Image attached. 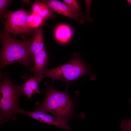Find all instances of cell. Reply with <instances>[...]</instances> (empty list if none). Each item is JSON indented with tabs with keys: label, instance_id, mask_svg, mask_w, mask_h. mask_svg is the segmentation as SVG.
<instances>
[{
	"label": "cell",
	"instance_id": "6da1fadb",
	"mask_svg": "<svg viewBox=\"0 0 131 131\" xmlns=\"http://www.w3.org/2000/svg\"><path fill=\"white\" fill-rule=\"evenodd\" d=\"M33 37V35L28 40L20 41L13 38L6 32H1L0 68L16 63L22 64L27 67L32 65L34 60L30 55L29 49Z\"/></svg>",
	"mask_w": 131,
	"mask_h": 131
},
{
	"label": "cell",
	"instance_id": "7a4b0ae2",
	"mask_svg": "<svg viewBox=\"0 0 131 131\" xmlns=\"http://www.w3.org/2000/svg\"><path fill=\"white\" fill-rule=\"evenodd\" d=\"M44 84L47 87L45 98L38 108L49 112L54 116L67 119L72 114L74 107L73 101L67 92L68 84L64 91L56 90L48 82Z\"/></svg>",
	"mask_w": 131,
	"mask_h": 131
},
{
	"label": "cell",
	"instance_id": "3957f363",
	"mask_svg": "<svg viewBox=\"0 0 131 131\" xmlns=\"http://www.w3.org/2000/svg\"><path fill=\"white\" fill-rule=\"evenodd\" d=\"M20 88V86L13 83L5 74L0 83V92L2 96L0 100V124L9 119L16 120V115L20 108L18 101L21 94Z\"/></svg>",
	"mask_w": 131,
	"mask_h": 131
},
{
	"label": "cell",
	"instance_id": "277c9868",
	"mask_svg": "<svg viewBox=\"0 0 131 131\" xmlns=\"http://www.w3.org/2000/svg\"><path fill=\"white\" fill-rule=\"evenodd\" d=\"M89 72L88 67L79 56L75 54L73 58L70 61L59 66L46 69L43 73L45 77L50 78L53 83L56 79L68 83Z\"/></svg>",
	"mask_w": 131,
	"mask_h": 131
},
{
	"label": "cell",
	"instance_id": "5b68a950",
	"mask_svg": "<svg viewBox=\"0 0 131 131\" xmlns=\"http://www.w3.org/2000/svg\"><path fill=\"white\" fill-rule=\"evenodd\" d=\"M3 15L6 20L4 29L6 32L15 36L29 33L32 31L28 24L29 15L24 9L6 11Z\"/></svg>",
	"mask_w": 131,
	"mask_h": 131
},
{
	"label": "cell",
	"instance_id": "8992f818",
	"mask_svg": "<svg viewBox=\"0 0 131 131\" xmlns=\"http://www.w3.org/2000/svg\"><path fill=\"white\" fill-rule=\"evenodd\" d=\"M47 112L38 108L34 111L28 112L20 108L17 114L27 115L40 122L54 125L64 130H71L70 128L68 125L67 119L52 116L48 114Z\"/></svg>",
	"mask_w": 131,
	"mask_h": 131
},
{
	"label": "cell",
	"instance_id": "52a82bcc",
	"mask_svg": "<svg viewBox=\"0 0 131 131\" xmlns=\"http://www.w3.org/2000/svg\"><path fill=\"white\" fill-rule=\"evenodd\" d=\"M48 57L45 49H43L36 55L34 58V65L30 69L33 73L34 77L41 82L43 78V74L46 69V66L48 63Z\"/></svg>",
	"mask_w": 131,
	"mask_h": 131
},
{
	"label": "cell",
	"instance_id": "ba28073f",
	"mask_svg": "<svg viewBox=\"0 0 131 131\" xmlns=\"http://www.w3.org/2000/svg\"><path fill=\"white\" fill-rule=\"evenodd\" d=\"M42 1L52 10L59 13L76 20L82 19L81 16L73 12L64 2L56 0H45Z\"/></svg>",
	"mask_w": 131,
	"mask_h": 131
},
{
	"label": "cell",
	"instance_id": "9c48e42d",
	"mask_svg": "<svg viewBox=\"0 0 131 131\" xmlns=\"http://www.w3.org/2000/svg\"><path fill=\"white\" fill-rule=\"evenodd\" d=\"M42 28H37L33 35V38L29 47V53L34 60L35 55L44 48V43L43 36Z\"/></svg>",
	"mask_w": 131,
	"mask_h": 131
},
{
	"label": "cell",
	"instance_id": "30bf717a",
	"mask_svg": "<svg viewBox=\"0 0 131 131\" xmlns=\"http://www.w3.org/2000/svg\"><path fill=\"white\" fill-rule=\"evenodd\" d=\"M40 82L34 76L30 77L21 86V94L28 98H30L34 93H40L41 91L38 85V83Z\"/></svg>",
	"mask_w": 131,
	"mask_h": 131
},
{
	"label": "cell",
	"instance_id": "8fae6325",
	"mask_svg": "<svg viewBox=\"0 0 131 131\" xmlns=\"http://www.w3.org/2000/svg\"><path fill=\"white\" fill-rule=\"evenodd\" d=\"M72 32L71 28L65 24L59 25L56 28L55 35L56 40L59 42L65 43L67 42L71 38Z\"/></svg>",
	"mask_w": 131,
	"mask_h": 131
},
{
	"label": "cell",
	"instance_id": "7c38bea8",
	"mask_svg": "<svg viewBox=\"0 0 131 131\" xmlns=\"http://www.w3.org/2000/svg\"><path fill=\"white\" fill-rule=\"evenodd\" d=\"M39 3L40 8L38 15L44 20L55 16L52 10L47 5L39 1Z\"/></svg>",
	"mask_w": 131,
	"mask_h": 131
},
{
	"label": "cell",
	"instance_id": "4fadbf2b",
	"mask_svg": "<svg viewBox=\"0 0 131 131\" xmlns=\"http://www.w3.org/2000/svg\"><path fill=\"white\" fill-rule=\"evenodd\" d=\"M64 2L75 13L81 16L80 11L81 8L79 5L78 1L75 0H64Z\"/></svg>",
	"mask_w": 131,
	"mask_h": 131
},
{
	"label": "cell",
	"instance_id": "5bb4252c",
	"mask_svg": "<svg viewBox=\"0 0 131 131\" xmlns=\"http://www.w3.org/2000/svg\"><path fill=\"white\" fill-rule=\"evenodd\" d=\"M122 131H131V116L129 120H122L120 125Z\"/></svg>",
	"mask_w": 131,
	"mask_h": 131
},
{
	"label": "cell",
	"instance_id": "9a60e30c",
	"mask_svg": "<svg viewBox=\"0 0 131 131\" xmlns=\"http://www.w3.org/2000/svg\"><path fill=\"white\" fill-rule=\"evenodd\" d=\"M12 0H0V17L3 15L6 12L5 9L8 5Z\"/></svg>",
	"mask_w": 131,
	"mask_h": 131
},
{
	"label": "cell",
	"instance_id": "2e32d148",
	"mask_svg": "<svg viewBox=\"0 0 131 131\" xmlns=\"http://www.w3.org/2000/svg\"><path fill=\"white\" fill-rule=\"evenodd\" d=\"M44 20L38 15H35L33 25V28H36L42 24Z\"/></svg>",
	"mask_w": 131,
	"mask_h": 131
},
{
	"label": "cell",
	"instance_id": "e0dca14e",
	"mask_svg": "<svg viewBox=\"0 0 131 131\" xmlns=\"http://www.w3.org/2000/svg\"><path fill=\"white\" fill-rule=\"evenodd\" d=\"M39 2V1H36L31 8V13L35 15H38L40 7Z\"/></svg>",
	"mask_w": 131,
	"mask_h": 131
},
{
	"label": "cell",
	"instance_id": "ac0fdd59",
	"mask_svg": "<svg viewBox=\"0 0 131 131\" xmlns=\"http://www.w3.org/2000/svg\"><path fill=\"white\" fill-rule=\"evenodd\" d=\"M35 15L31 13L29 15L28 18V24L30 27L33 28V25Z\"/></svg>",
	"mask_w": 131,
	"mask_h": 131
},
{
	"label": "cell",
	"instance_id": "d6986e66",
	"mask_svg": "<svg viewBox=\"0 0 131 131\" xmlns=\"http://www.w3.org/2000/svg\"><path fill=\"white\" fill-rule=\"evenodd\" d=\"M127 1L129 5H131V0H127Z\"/></svg>",
	"mask_w": 131,
	"mask_h": 131
},
{
	"label": "cell",
	"instance_id": "ffe728a7",
	"mask_svg": "<svg viewBox=\"0 0 131 131\" xmlns=\"http://www.w3.org/2000/svg\"><path fill=\"white\" fill-rule=\"evenodd\" d=\"M130 102L131 103V99L130 100Z\"/></svg>",
	"mask_w": 131,
	"mask_h": 131
}]
</instances>
